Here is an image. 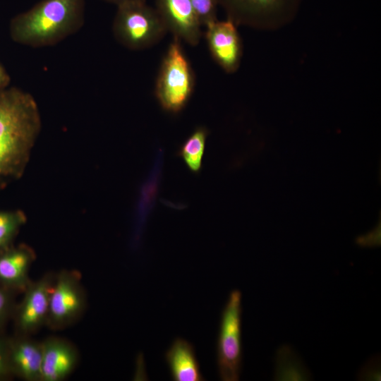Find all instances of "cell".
Masks as SVG:
<instances>
[{"instance_id":"1","label":"cell","mask_w":381,"mask_h":381,"mask_svg":"<svg viewBox=\"0 0 381 381\" xmlns=\"http://www.w3.org/2000/svg\"><path fill=\"white\" fill-rule=\"evenodd\" d=\"M41 128L31 94L16 87L0 90V190L24 174Z\"/></svg>"},{"instance_id":"2","label":"cell","mask_w":381,"mask_h":381,"mask_svg":"<svg viewBox=\"0 0 381 381\" xmlns=\"http://www.w3.org/2000/svg\"><path fill=\"white\" fill-rule=\"evenodd\" d=\"M85 0H42L10 23L11 39L34 48L55 45L80 30Z\"/></svg>"},{"instance_id":"3","label":"cell","mask_w":381,"mask_h":381,"mask_svg":"<svg viewBox=\"0 0 381 381\" xmlns=\"http://www.w3.org/2000/svg\"><path fill=\"white\" fill-rule=\"evenodd\" d=\"M195 87V75L181 40L174 37L163 59L155 85V96L168 113H180L189 102Z\"/></svg>"},{"instance_id":"4","label":"cell","mask_w":381,"mask_h":381,"mask_svg":"<svg viewBox=\"0 0 381 381\" xmlns=\"http://www.w3.org/2000/svg\"><path fill=\"white\" fill-rule=\"evenodd\" d=\"M112 31L116 40L131 50L152 47L167 32L156 9L145 1L117 6Z\"/></svg>"},{"instance_id":"5","label":"cell","mask_w":381,"mask_h":381,"mask_svg":"<svg viewBox=\"0 0 381 381\" xmlns=\"http://www.w3.org/2000/svg\"><path fill=\"white\" fill-rule=\"evenodd\" d=\"M242 294L232 290L222 310L216 344V363L222 381H238L242 368Z\"/></svg>"},{"instance_id":"6","label":"cell","mask_w":381,"mask_h":381,"mask_svg":"<svg viewBox=\"0 0 381 381\" xmlns=\"http://www.w3.org/2000/svg\"><path fill=\"white\" fill-rule=\"evenodd\" d=\"M236 25L259 29L279 28L294 19L301 0H217Z\"/></svg>"},{"instance_id":"7","label":"cell","mask_w":381,"mask_h":381,"mask_svg":"<svg viewBox=\"0 0 381 381\" xmlns=\"http://www.w3.org/2000/svg\"><path fill=\"white\" fill-rule=\"evenodd\" d=\"M85 305V295L78 277L68 270L61 271L56 274L46 325L53 329L70 325L82 315Z\"/></svg>"},{"instance_id":"8","label":"cell","mask_w":381,"mask_h":381,"mask_svg":"<svg viewBox=\"0 0 381 381\" xmlns=\"http://www.w3.org/2000/svg\"><path fill=\"white\" fill-rule=\"evenodd\" d=\"M55 277L56 274L47 272L27 286L13 316L16 334L30 336L46 325Z\"/></svg>"},{"instance_id":"9","label":"cell","mask_w":381,"mask_h":381,"mask_svg":"<svg viewBox=\"0 0 381 381\" xmlns=\"http://www.w3.org/2000/svg\"><path fill=\"white\" fill-rule=\"evenodd\" d=\"M237 25L227 18L216 20L206 27L205 37L215 62L226 73L236 72L240 66L243 46Z\"/></svg>"},{"instance_id":"10","label":"cell","mask_w":381,"mask_h":381,"mask_svg":"<svg viewBox=\"0 0 381 381\" xmlns=\"http://www.w3.org/2000/svg\"><path fill=\"white\" fill-rule=\"evenodd\" d=\"M155 9L174 37L193 46L199 43L202 25L190 0H156Z\"/></svg>"},{"instance_id":"11","label":"cell","mask_w":381,"mask_h":381,"mask_svg":"<svg viewBox=\"0 0 381 381\" xmlns=\"http://www.w3.org/2000/svg\"><path fill=\"white\" fill-rule=\"evenodd\" d=\"M8 361L13 376L25 381H41L42 345L29 335L8 337Z\"/></svg>"},{"instance_id":"12","label":"cell","mask_w":381,"mask_h":381,"mask_svg":"<svg viewBox=\"0 0 381 381\" xmlns=\"http://www.w3.org/2000/svg\"><path fill=\"white\" fill-rule=\"evenodd\" d=\"M41 381H61L68 377L78 361V351L68 341L49 337L42 341Z\"/></svg>"},{"instance_id":"13","label":"cell","mask_w":381,"mask_h":381,"mask_svg":"<svg viewBox=\"0 0 381 381\" xmlns=\"http://www.w3.org/2000/svg\"><path fill=\"white\" fill-rule=\"evenodd\" d=\"M34 260L33 250L23 244L0 252V284L23 292L30 282L28 273Z\"/></svg>"},{"instance_id":"14","label":"cell","mask_w":381,"mask_h":381,"mask_svg":"<svg viewBox=\"0 0 381 381\" xmlns=\"http://www.w3.org/2000/svg\"><path fill=\"white\" fill-rule=\"evenodd\" d=\"M164 359L173 380H205L194 346L186 339L175 338L166 351Z\"/></svg>"},{"instance_id":"15","label":"cell","mask_w":381,"mask_h":381,"mask_svg":"<svg viewBox=\"0 0 381 381\" xmlns=\"http://www.w3.org/2000/svg\"><path fill=\"white\" fill-rule=\"evenodd\" d=\"M310 373L300 358L289 345L281 346L277 352L274 380H309Z\"/></svg>"},{"instance_id":"16","label":"cell","mask_w":381,"mask_h":381,"mask_svg":"<svg viewBox=\"0 0 381 381\" xmlns=\"http://www.w3.org/2000/svg\"><path fill=\"white\" fill-rule=\"evenodd\" d=\"M209 131L206 127H197L177 152V155L193 174H199L202 168V159Z\"/></svg>"},{"instance_id":"17","label":"cell","mask_w":381,"mask_h":381,"mask_svg":"<svg viewBox=\"0 0 381 381\" xmlns=\"http://www.w3.org/2000/svg\"><path fill=\"white\" fill-rule=\"evenodd\" d=\"M26 221V214L20 210H0V252L13 245Z\"/></svg>"},{"instance_id":"18","label":"cell","mask_w":381,"mask_h":381,"mask_svg":"<svg viewBox=\"0 0 381 381\" xmlns=\"http://www.w3.org/2000/svg\"><path fill=\"white\" fill-rule=\"evenodd\" d=\"M16 292L0 284V332L11 318H13L16 303Z\"/></svg>"},{"instance_id":"19","label":"cell","mask_w":381,"mask_h":381,"mask_svg":"<svg viewBox=\"0 0 381 381\" xmlns=\"http://www.w3.org/2000/svg\"><path fill=\"white\" fill-rule=\"evenodd\" d=\"M202 26L217 20V0H190Z\"/></svg>"},{"instance_id":"20","label":"cell","mask_w":381,"mask_h":381,"mask_svg":"<svg viewBox=\"0 0 381 381\" xmlns=\"http://www.w3.org/2000/svg\"><path fill=\"white\" fill-rule=\"evenodd\" d=\"M13 377L8 361V337L0 333V380Z\"/></svg>"},{"instance_id":"21","label":"cell","mask_w":381,"mask_h":381,"mask_svg":"<svg viewBox=\"0 0 381 381\" xmlns=\"http://www.w3.org/2000/svg\"><path fill=\"white\" fill-rule=\"evenodd\" d=\"M378 356L368 361L358 375L360 380H380V362Z\"/></svg>"},{"instance_id":"22","label":"cell","mask_w":381,"mask_h":381,"mask_svg":"<svg viewBox=\"0 0 381 381\" xmlns=\"http://www.w3.org/2000/svg\"><path fill=\"white\" fill-rule=\"evenodd\" d=\"M10 76L4 67L0 64V90L7 87L10 83Z\"/></svg>"},{"instance_id":"23","label":"cell","mask_w":381,"mask_h":381,"mask_svg":"<svg viewBox=\"0 0 381 381\" xmlns=\"http://www.w3.org/2000/svg\"><path fill=\"white\" fill-rule=\"evenodd\" d=\"M104 1H107L110 4H113L116 5V6H119L123 4L133 3V2H137V1H145V0H102Z\"/></svg>"}]
</instances>
